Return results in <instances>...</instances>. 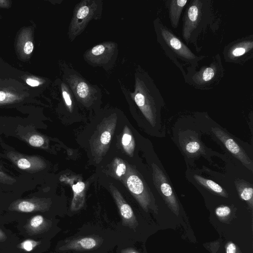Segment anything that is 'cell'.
Here are the masks:
<instances>
[{"instance_id": "cell-25", "label": "cell", "mask_w": 253, "mask_h": 253, "mask_svg": "<svg viewBox=\"0 0 253 253\" xmlns=\"http://www.w3.org/2000/svg\"><path fill=\"white\" fill-rule=\"evenodd\" d=\"M215 214L219 217H225L231 213L230 208L226 206H221L215 209Z\"/></svg>"}, {"instance_id": "cell-35", "label": "cell", "mask_w": 253, "mask_h": 253, "mask_svg": "<svg viewBox=\"0 0 253 253\" xmlns=\"http://www.w3.org/2000/svg\"><path fill=\"white\" fill-rule=\"evenodd\" d=\"M56 253V252H54V253Z\"/></svg>"}, {"instance_id": "cell-26", "label": "cell", "mask_w": 253, "mask_h": 253, "mask_svg": "<svg viewBox=\"0 0 253 253\" xmlns=\"http://www.w3.org/2000/svg\"><path fill=\"white\" fill-rule=\"evenodd\" d=\"M89 12V8L86 6H82L78 11L77 17L78 19H83L85 18Z\"/></svg>"}, {"instance_id": "cell-19", "label": "cell", "mask_w": 253, "mask_h": 253, "mask_svg": "<svg viewBox=\"0 0 253 253\" xmlns=\"http://www.w3.org/2000/svg\"><path fill=\"white\" fill-rule=\"evenodd\" d=\"M20 137L30 145L37 148L44 147L46 142L43 135L35 131H29Z\"/></svg>"}, {"instance_id": "cell-16", "label": "cell", "mask_w": 253, "mask_h": 253, "mask_svg": "<svg viewBox=\"0 0 253 253\" xmlns=\"http://www.w3.org/2000/svg\"><path fill=\"white\" fill-rule=\"evenodd\" d=\"M116 126V123H107L102 129L101 133L95 140L94 148L100 154L105 151L106 146L110 143L112 134Z\"/></svg>"}, {"instance_id": "cell-9", "label": "cell", "mask_w": 253, "mask_h": 253, "mask_svg": "<svg viewBox=\"0 0 253 253\" xmlns=\"http://www.w3.org/2000/svg\"><path fill=\"white\" fill-rule=\"evenodd\" d=\"M153 179L154 185L169 208L176 215L178 214L179 206L174 192L163 171L153 163Z\"/></svg>"}, {"instance_id": "cell-30", "label": "cell", "mask_w": 253, "mask_h": 253, "mask_svg": "<svg viewBox=\"0 0 253 253\" xmlns=\"http://www.w3.org/2000/svg\"><path fill=\"white\" fill-rule=\"evenodd\" d=\"M34 45L32 42L28 41L26 42L24 47V51L26 54H30L33 51Z\"/></svg>"}, {"instance_id": "cell-11", "label": "cell", "mask_w": 253, "mask_h": 253, "mask_svg": "<svg viewBox=\"0 0 253 253\" xmlns=\"http://www.w3.org/2000/svg\"><path fill=\"white\" fill-rule=\"evenodd\" d=\"M52 204L50 198L33 197L14 201L10 204L9 210L21 212H46L49 211Z\"/></svg>"}, {"instance_id": "cell-3", "label": "cell", "mask_w": 253, "mask_h": 253, "mask_svg": "<svg viewBox=\"0 0 253 253\" xmlns=\"http://www.w3.org/2000/svg\"><path fill=\"white\" fill-rule=\"evenodd\" d=\"M211 0H191L186 6L183 16L182 36L187 44H192L197 52L200 34L213 24V13Z\"/></svg>"}, {"instance_id": "cell-31", "label": "cell", "mask_w": 253, "mask_h": 253, "mask_svg": "<svg viewBox=\"0 0 253 253\" xmlns=\"http://www.w3.org/2000/svg\"><path fill=\"white\" fill-rule=\"evenodd\" d=\"M62 95L66 104L68 106L70 107L72 105V101L69 93L67 91L64 90L63 91Z\"/></svg>"}, {"instance_id": "cell-12", "label": "cell", "mask_w": 253, "mask_h": 253, "mask_svg": "<svg viewBox=\"0 0 253 253\" xmlns=\"http://www.w3.org/2000/svg\"><path fill=\"white\" fill-rule=\"evenodd\" d=\"M7 157L19 169L29 172L39 171L46 167L45 161L38 156L25 155L10 151L7 153Z\"/></svg>"}, {"instance_id": "cell-13", "label": "cell", "mask_w": 253, "mask_h": 253, "mask_svg": "<svg viewBox=\"0 0 253 253\" xmlns=\"http://www.w3.org/2000/svg\"><path fill=\"white\" fill-rule=\"evenodd\" d=\"M212 131L228 150L247 168L253 171V161L235 140L228 134L218 127H212Z\"/></svg>"}, {"instance_id": "cell-2", "label": "cell", "mask_w": 253, "mask_h": 253, "mask_svg": "<svg viewBox=\"0 0 253 253\" xmlns=\"http://www.w3.org/2000/svg\"><path fill=\"white\" fill-rule=\"evenodd\" d=\"M157 41L167 56L179 69L183 78L186 75L184 67L197 66L206 58L205 55L194 53L173 32L165 25L159 18L154 21Z\"/></svg>"}, {"instance_id": "cell-20", "label": "cell", "mask_w": 253, "mask_h": 253, "mask_svg": "<svg viewBox=\"0 0 253 253\" xmlns=\"http://www.w3.org/2000/svg\"><path fill=\"white\" fill-rule=\"evenodd\" d=\"M42 246H50L49 239L37 241L33 239H26L21 242L18 248L26 252H30Z\"/></svg>"}, {"instance_id": "cell-32", "label": "cell", "mask_w": 253, "mask_h": 253, "mask_svg": "<svg viewBox=\"0 0 253 253\" xmlns=\"http://www.w3.org/2000/svg\"><path fill=\"white\" fill-rule=\"evenodd\" d=\"M26 83L32 86H37L40 84L39 82L38 81L31 79H27Z\"/></svg>"}, {"instance_id": "cell-6", "label": "cell", "mask_w": 253, "mask_h": 253, "mask_svg": "<svg viewBox=\"0 0 253 253\" xmlns=\"http://www.w3.org/2000/svg\"><path fill=\"white\" fill-rule=\"evenodd\" d=\"M146 91L137 92L134 101L150 124L154 126L156 124L157 107L163 104V99L158 88L152 81L147 84Z\"/></svg>"}, {"instance_id": "cell-4", "label": "cell", "mask_w": 253, "mask_h": 253, "mask_svg": "<svg viewBox=\"0 0 253 253\" xmlns=\"http://www.w3.org/2000/svg\"><path fill=\"white\" fill-rule=\"evenodd\" d=\"M199 65V64H198ZM186 67L185 82L193 87L207 90L217 85L224 76V70L219 54L208 64Z\"/></svg>"}, {"instance_id": "cell-22", "label": "cell", "mask_w": 253, "mask_h": 253, "mask_svg": "<svg viewBox=\"0 0 253 253\" xmlns=\"http://www.w3.org/2000/svg\"><path fill=\"white\" fill-rule=\"evenodd\" d=\"M134 241L128 240L118 245L112 253H141L134 245Z\"/></svg>"}, {"instance_id": "cell-5", "label": "cell", "mask_w": 253, "mask_h": 253, "mask_svg": "<svg viewBox=\"0 0 253 253\" xmlns=\"http://www.w3.org/2000/svg\"><path fill=\"white\" fill-rule=\"evenodd\" d=\"M111 189L121 217V220L115 228L128 239L135 241V234L140 225L137 217L119 191L112 185Z\"/></svg>"}, {"instance_id": "cell-23", "label": "cell", "mask_w": 253, "mask_h": 253, "mask_svg": "<svg viewBox=\"0 0 253 253\" xmlns=\"http://www.w3.org/2000/svg\"><path fill=\"white\" fill-rule=\"evenodd\" d=\"M16 182V179L0 169V183L12 185Z\"/></svg>"}, {"instance_id": "cell-10", "label": "cell", "mask_w": 253, "mask_h": 253, "mask_svg": "<svg viewBox=\"0 0 253 253\" xmlns=\"http://www.w3.org/2000/svg\"><path fill=\"white\" fill-rule=\"evenodd\" d=\"M58 219H49L41 214L31 217L26 222L24 228L30 235H51L53 237L60 230Z\"/></svg>"}, {"instance_id": "cell-24", "label": "cell", "mask_w": 253, "mask_h": 253, "mask_svg": "<svg viewBox=\"0 0 253 253\" xmlns=\"http://www.w3.org/2000/svg\"><path fill=\"white\" fill-rule=\"evenodd\" d=\"M77 91L78 95L81 98H85L88 93V85L84 82H81L77 85Z\"/></svg>"}, {"instance_id": "cell-33", "label": "cell", "mask_w": 253, "mask_h": 253, "mask_svg": "<svg viewBox=\"0 0 253 253\" xmlns=\"http://www.w3.org/2000/svg\"><path fill=\"white\" fill-rule=\"evenodd\" d=\"M5 234L0 229V241H4L6 239Z\"/></svg>"}, {"instance_id": "cell-18", "label": "cell", "mask_w": 253, "mask_h": 253, "mask_svg": "<svg viewBox=\"0 0 253 253\" xmlns=\"http://www.w3.org/2000/svg\"><path fill=\"white\" fill-rule=\"evenodd\" d=\"M194 178L199 184L211 191L224 197H228L226 191L214 181L196 174L194 175Z\"/></svg>"}, {"instance_id": "cell-7", "label": "cell", "mask_w": 253, "mask_h": 253, "mask_svg": "<svg viewBox=\"0 0 253 253\" xmlns=\"http://www.w3.org/2000/svg\"><path fill=\"white\" fill-rule=\"evenodd\" d=\"M222 54L226 62L242 64L253 57V36H248L229 43Z\"/></svg>"}, {"instance_id": "cell-29", "label": "cell", "mask_w": 253, "mask_h": 253, "mask_svg": "<svg viewBox=\"0 0 253 253\" xmlns=\"http://www.w3.org/2000/svg\"><path fill=\"white\" fill-rule=\"evenodd\" d=\"M104 50V46L101 44H99L93 47L91 50V52L94 55H98L102 54Z\"/></svg>"}, {"instance_id": "cell-15", "label": "cell", "mask_w": 253, "mask_h": 253, "mask_svg": "<svg viewBox=\"0 0 253 253\" xmlns=\"http://www.w3.org/2000/svg\"><path fill=\"white\" fill-rule=\"evenodd\" d=\"M181 145L183 151L189 156L194 157L205 153L203 145L195 136H190L184 138Z\"/></svg>"}, {"instance_id": "cell-21", "label": "cell", "mask_w": 253, "mask_h": 253, "mask_svg": "<svg viewBox=\"0 0 253 253\" xmlns=\"http://www.w3.org/2000/svg\"><path fill=\"white\" fill-rule=\"evenodd\" d=\"M122 143L125 151L132 156L134 149L135 144L133 137L127 126L126 127L122 138Z\"/></svg>"}, {"instance_id": "cell-28", "label": "cell", "mask_w": 253, "mask_h": 253, "mask_svg": "<svg viewBox=\"0 0 253 253\" xmlns=\"http://www.w3.org/2000/svg\"><path fill=\"white\" fill-rule=\"evenodd\" d=\"M126 171V165L123 163L119 164L116 169V173L120 177L124 174Z\"/></svg>"}, {"instance_id": "cell-1", "label": "cell", "mask_w": 253, "mask_h": 253, "mask_svg": "<svg viewBox=\"0 0 253 253\" xmlns=\"http://www.w3.org/2000/svg\"><path fill=\"white\" fill-rule=\"evenodd\" d=\"M128 240L116 228L88 222L60 240L54 251L57 253H108Z\"/></svg>"}, {"instance_id": "cell-27", "label": "cell", "mask_w": 253, "mask_h": 253, "mask_svg": "<svg viewBox=\"0 0 253 253\" xmlns=\"http://www.w3.org/2000/svg\"><path fill=\"white\" fill-rule=\"evenodd\" d=\"M226 253H241L235 244L232 242H228L226 247Z\"/></svg>"}, {"instance_id": "cell-34", "label": "cell", "mask_w": 253, "mask_h": 253, "mask_svg": "<svg viewBox=\"0 0 253 253\" xmlns=\"http://www.w3.org/2000/svg\"><path fill=\"white\" fill-rule=\"evenodd\" d=\"M5 93L2 91H0V101H3L5 99Z\"/></svg>"}, {"instance_id": "cell-8", "label": "cell", "mask_w": 253, "mask_h": 253, "mask_svg": "<svg viewBox=\"0 0 253 253\" xmlns=\"http://www.w3.org/2000/svg\"><path fill=\"white\" fill-rule=\"evenodd\" d=\"M126 180L129 190L143 210L145 212H148L149 209L153 210L152 198L146 185L131 168L128 170Z\"/></svg>"}, {"instance_id": "cell-17", "label": "cell", "mask_w": 253, "mask_h": 253, "mask_svg": "<svg viewBox=\"0 0 253 253\" xmlns=\"http://www.w3.org/2000/svg\"><path fill=\"white\" fill-rule=\"evenodd\" d=\"M235 183L240 198L245 201L252 209L253 207L252 185L243 180H236Z\"/></svg>"}, {"instance_id": "cell-14", "label": "cell", "mask_w": 253, "mask_h": 253, "mask_svg": "<svg viewBox=\"0 0 253 253\" xmlns=\"http://www.w3.org/2000/svg\"><path fill=\"white\" fill-rule=\"evenodd\" d=\"M189 1L188 0H168L165 1L172 28H176L178 27L183 10L186 6Z\"/></svg>"}]
</instances>
